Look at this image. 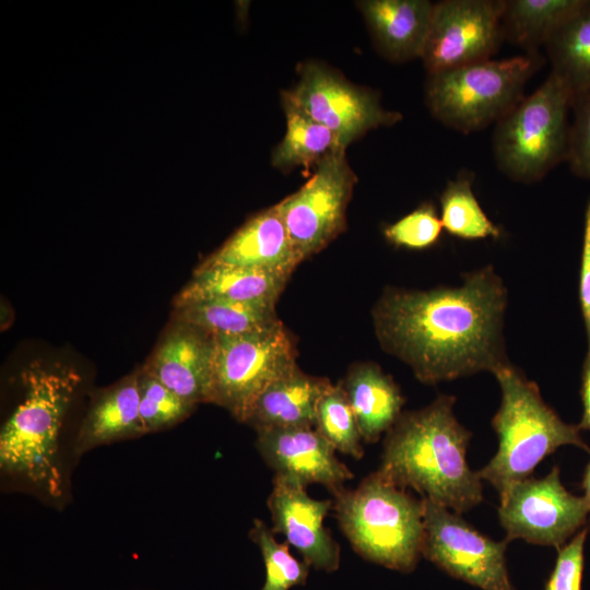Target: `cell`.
Here are the masks:
<instances>
[{"mask_svg": "<svg viewBox=\"0 0 590 590\" xmlns=\"http://www.w3.org/2000/svg\"><path fill=\"white\" fill-rule=\"evenodd\" d=\"M507 290L492 267L455 287L387 288L373 309L381 347L424 384L494 374L509 363L503 337Z\"/></svg>", "mask_w": 590, "mask_h": 590, "instance_id": "6da1fadb", "label": "cell"}, {"mask_svg": "<svg viewBox=\"0 0 590 590\" xmlns=\"http://www.w3.org/2000/svg\"><path fill=\"white\" fill-rule=\"evenodd\" d=\"M455 402L442 394L422 410L401 414L387 432L378 472L461 515L482 503L483 485L468 465L472 434L457 420Z\"/></svg>", "mask_w": 590, "mask_h": 590, "instance_id": "7a4b0ae2", "label": "cell"}, {"mask_svg": "<svg viewBox=\"0 0 590 590\" xmlns=\"http://www.w3.org/2000/svg\"><path fill=\"white\" fill-rule=\"evenodd\" d=\"M21 380L23 401L0 433V469L59 499L64 488L59 436L81 377L71 368L34 362L22 371Z\"/></svg>", "mask_w": 590, "mask_h": 590, "instance_id": "3957f363", "label": "cell"}, {"mask_svg": "<svg viewBox=\"0 0 590 590\" xmlns=\"http://www.w3.org/2000/svg\"><path fill=\"white\" fill-rule=\"evenodd\" d=\"M494 375L502 390L500 406L492 420L498 449L476 473L491 483L502 498L559 447L573 445L590 449L580 436L579 426L565 423L544 402L535 382L518 368L507 363Z\"/></svg>", "mask_w": 590, "mask_h": 590, "instance_id": "277c9868", "label": "cell"}, {"mask_svg": "<svg viewBox=\"0 0 590 590\" xmlns=\"http://www.w3.org/2000/svg\"><path fill=\"white\" fill-rule=\"evenodd\" d=\"M337 498V519L363 558L401 573L415 569L424 540V500L376 471Z\"/></svg>", "mask_w": 590, "mask_h": 590, "instance_id": "5b68a950", "label": "cell"}, {"mask_svg": "<svg viewBox=\"0 0 590 590\" xmlns=\"http://www.w3.org/2000/svg\"><path fill=\"white\" fill-rule=\"evenodd\" d=\"M543 63V56L534 51L428 74L426 105L448 128L463 133L482 130L524 97L528 81Z\"/></svg>", "mask_w": 590, "mask_h": 590, "instance_id": "8992f818", "label": "cell"}, {"mask_svg": "<svg viewBox=\"0 0 590 590\" xmlns=\"http://www.w3.org/2000/svg\"><path fill=\"white\" fill-rule=\"evenodd\" d=\"M574 93L553 73L495 123L493 152L510 179L532 184L566 162Z\"/></svg>", "mask_w": 590, "mask_h": 590, "instance_id": "52a82bcc", "label": "cell"}, {"mask_svg": "<svg viewBox=\"0 0 590 590\" xmlns=\"http://www.w3.org/2000/svg\"><path fill=\"white\" fill-rule=\"evenodd\" d=\"M296 368L295 346L281 321L253 332L213 335L210 402L245 423L257 398Z\"/></svg>", "mask_w": 590, "mask_h": 590, "instance_id": "ba28073f", "label": "cell"}, {"mask_svg": "<svg viewBox=\"0 0 590 590\" xmlns=\"http://www.w3.org/2000/svg\"><path fill=\"white\" fill-rule=\"evenodd\" d=\"M287 104L327 127L340 146L379 127H390L402 115L386 109L377 93L357 86L329 67L308 61L299 67L296 84L281 93Z\"/></svg>", "mask_w": 590, "mask_h": 590, "instance_id": "9c48e42d", "label": "cell"}, {"mask_svg": "<svg viewBox=\"0 0 590 590\" xmlns=\"http://www.w3.org/2000/svg\"><path fill=\"white\" fill-rule=\"evenodd\" d=\"M345 148H335L309 180L276 203L291 240L303 260L322 250L346 227V209L357 177Z\"/></svg>", "mask_w": 590, "mask_h": 590, "instance_id": "30bf717a", "label": "cell"}, {"mask_svg": "<svg viewBox=\"0 0 590 590\" xmlns=\"http://www.w3.org/2000/svg\"><path fill=\"white\" fill-rule=\"evenodd\" d=\"M422 556L449 576L482 590H516L507 565L508 541H494L459 514L424 499Z\"/></svg>", "mask_w": 590, "mask_h": 590, "instance_id": "8fae6325", "label": "cell"}, {"mask_svg": "<svg viewBox=\"0 0 590 590\" xmlns=\"http://www.w3.org/2000/svg\"><path fill=\"white\" fill-rule=\"evenodd\" d=\"M499 499L498 519L508 542L522 539L558 548L585 528L590 514L583 496L564 487L558 467L542 479L516 483Z\"/></svg>", "mask_w": 590, "mask_h": 590, "instance_id": "7c38bea8", "label": "cell"}, {"mask_svg": "<svg viewBox=\"0 0 590 590\" xmlns=\"http://www.w3.org/2000/svg\"><path fill=\"white\" fill-rule=\"evenodd\" d=\"M504 0L434 3L421 59L428 74L488 60L504 42Z\"/></svg>", "mask_w": 590, "mask_h": 590, "instance_id": "4fadbf2b", "label": "cell"}, {"mask_svg": "<svg viewBox=\"0 0 590 590\" xmlns=\"http://www.w3.org/2000/svg\"><path fill=\"white\" fill-rule=\"evenodd\" d=\"M257 432V448L279 476L307 487L317 483L333 495L353 477L351 470L335 457V449L312 427L268 428Z\"/></svg>", "mask_w": 590, "mask_h": 590, "instance_id": "5bb4252c", "label": "cell"}, {"mask_svg": "<svg viewBox=\"0 0 590 590\" xmlns=\"http://www.w3.org/2000/svg\"><path fill=\"white\" fill-rule=\"evenodd\" d=\"M331 500L310 497L306 488L279 476L268 498L272 531L281 533L310 567L326 573L340 567V546L324 528Z\"/></svg>", "mask_w": 590, "mask_h": 590, "instance_id": "9a60e30c", "label": "cell"}, {"mask_svg": "<svg viewBox=\"0 0 590 590\" xmlns=\"http://www.w3.org/2000/svg\"><path fill=\"white\" fill-rule=\"evenodd\" d=\"M213 335L179 321L166 331L144 368L182 400L210 402Z\"/></svg>", "mask_w": 590, "mask_h": 590, "instance_id": "2e32d148", "label": "cell"}, {"mask_svg": "<svg viewBox=\"0 0 590 590\" xmlns=\"http://www.w3.org/2000/svg\"><path fill=\"white\" fill-rule=\"evenodd\" d=\"M302 261L275 204L251 216L196 270L245 268L291 275Z\"/></svg>", "mask_w": 590, "mask_h": 590, "instance_id": "e0dca14e", "label": "cell"}, {"mask_svg": "<svg viewBox=\"0 0 590 590\" xmlns=\"http://www.w3.org/2000/svg\"><path fill=\"white\" fill-rule=\"evenodd\" d=\"M359 8L373 39L394 62L421 58L434 3L427 0H364Z\"/></svg>", "mask_w": 590, "mask_h": 590, "instance_id": "ac0fdd59", "label": "cell"}, {"mask_svg": "<svg viewBox=\"0 0 590 590\" xmlns=\"http://www.w3.org/2000/svg\"><path fill=\"white\" fill-rule=\"evenodd\" d=\"M331 385L330 380L308 376L297 367L257 398L245 423L256 430L315 428L319 400Z\"/></svg>", "mask_w": 590, "mask_h": 590, "instance_id": "d6986e66", "label": "cell"}, {"mask_svg": "<svg viewBox=\"0 0 590 590\" xmlns=\"http://www.w3.org/2000/svg\"><path fill=\"white\" fill-rule=\"evenodd\" d=\"M138 371L104 391L91 406L75 440L74 452L146 434L140 415Z\"/></svg>", "mask_w": 590, "mask_h": 590, "instance_id": "ffe728a7", "label": "cell"}, {"mask_svg": "<svg viewBox=\"0 0 590 590\" xmlns=\"http://www.w3.org/2000/svg\"><path fill=\"white\" fill-rule=\"evenodd\" d=\"M291 275L245 268L196 270L174 299L175 308L209 300L273 302Z\"/></svg>", "mask_w": 590, "mask_h": 590, "instance_id": "44dd1931", "label": "cell"}, {"mask_svg": "<svg viewBox=\"0 0 590 590\" xmlns=\"http://www.w3.org/2000/svg\"><path fill=\"white\" fill-rule=\"evenodd\" d=\"M355 416L362 439L377 441L401 415L404 399L399 387L380 367L359 364L342 384Z\"/></svg>", "mask_w": 590, "mask_h": 590, "instance_id": "7402d4cb", "label": "cell"}, {"mask_svg": "<svg viewBox=\"0 0 590 590\" xmlns=\"http://www.w3.org/2000/svg\"><path fill=\"white\" fill-rule=\"evenodd\" d=\"M544 47L551 73L574 94L590 88V0H582Z\"/></svg>", "mask_w": 590, "mask_h": 590, "instance_id": "603a6c76", "label": "cell"}, {"mask_svg": "<svg viewBox=\"0 0 590 590\" xmlns=\"http://www.w3.org/2000/svg\"><path fill=\"white\" fill-rule=\"evenodd\" d=\"M582 0H504L502 32L504 40L539 51L555 30L581 4Z\"/></svg>", "mask_w": 590, "mask_h": 590, "instance_id": "cb8c5ba5", "label": "cell"}, {"mask_svg": "<svg viewBox=\"0 0 590 590\" xmlns=\"http://www.w3.org/2000/svg\"><path fill=\"white\" fill-rule=\"evenodd\" d=\"M174 319L212 335L253 332L280 321L273 302L237 300H209L175 308Z\"/></svg>", "mask_w": 590, "mask_h": 590, "instance_id": "d4e9b609", "label": "cell"}, {"mask_svg": "<svg viewBox=\"0 0 590 590\" xmlns=\"http://www.w3.org/2000/svg\"><path fill=\"white\" fill-rule=\"evenodd\" d=\"M283 108L286 132L272 152L271 162L274 167L290 170L302 166L309 170L333 149L340 148L337 138L327 127L291 105L283 104Z\"/></svg>", "mask_w": 590, "mask_h": 590, "instance_id": "484cf974", "label": "cell"}, {"mask_svg": "<svg viewBox=\"0 0 590 590\" xmlns=\"http://www.w3.org/2000/svg\"><path fill=\"white\" fill-rule=\"evenodd\" d=\"M472 182L473 176L469 172H461L447 182L439 199L442 228L464 240L499 238L502 231L483 211Z\"/></svg>", "mask_w": 590, "mask_h": 590, "instance_id": "4316f807", "label": "cell"}, {"mask_svg": "<svg viewBox=\"0 0 590 590\" xmlns=\"http://www.w3.org/2000/svg\"><path fill=\"white\" fill-rule=\"evenodd\" d=\"M315 429L335 450L363 457L362 436L342 384L331 385L319 400Z\"/></svg>", "mask_w": 590, "mask_h": 590, "instance_id": "83f0119b", "label": "cell"}, {"mask_svg": "<svg viewBox=\"0 0 590 590\" xmlns=\"http://www.w3.org/2000/svg\"><path fill=\"white\" fill-rule=\"evenodd\" d=\"M250 538L258 545L264 564L266 577L260 590H290L306 583L310 565L295 558L288 544L279 543L262 520L253 521Z\"/></svg>", "mask_w": 590, "mask_h": 590, "instance_id": "f1b7e54d", "label": "cell"}, {"mask_svg": "<svg viewBox=\"0 0 590 590\" xmlns=\"http://www.w3.org/2000/svg\"><path fill=\"white\" fill-rule=\"evenodd\" d=\"M138 385L140 415L146 434L177 424L196 406L169 390L144 367L138 371Z\"/></svg>", "mask_w": 590, "mask_h": 590, "instance_id": "f546056e", "label": "cell"}, {"mask_svg": "<svg viewBox=\"0 0 590 590\" xmlns=\"http://www.w3.org/2000/svg\"><path fill=\"white\" fill-rule=\"evenodd\" d=\"M440 216L430 202H424L384 229L386 239L396 247L423 250L434 246L442 232Z\"/></svg>", "mask_w": 590, "mask_h": 590, "instance_id": "4dcf8cb0", "label": "cell"}, {"mask_svg": "<svg viewBox=\"0 0 590 590\" xmlns=\"http://www.w3.org/2000/svg\"><path fill=\"white\" fill-rule=\"evenodd\" d=\"M566 162L576 176L590 179V88L573 96Z\"/></svg>", "mask_w": 590, "mask_h": 590, "instance_id": "1f68e13d", "label": "cell"}, {"mask_svg": "<svg viewBox=\"0 0 590 590\" xmlns=\"http://www.w3.org/2000/svg\"><path fill=\"white\" fill-rule=\"evenodd\" d=\"M587 534L585 527L557 548L556 563L545 590H581Z\"/></svg>", "mask_w": 590, "mask_h": 590, "instance_id": "d6a6232c", "label": "cell"}, {"mask_svg": "<svg viewBox=\"0 0 590 590\" xmlns=\"http://www.w3.org/2000/svg\"><path fill=\"white\" fill-rule=\"evenodd\" d=\"M579 299L590 345V200L585 211L582 251L580 263Z\"/></svg>", "mask_w": 590, "mask_h": 590, "instance_id": "836d02e7", "label": "cell"}, {"mask_svg": "<svg viewBox=\"0 0 590 590\" xmlns=\"http://www.w3.org/2000/svg\"><path fill=\"white\" fill-rule=\"evenodd\" d=\"M580 394L582 416L578 426L580 429L590 430V345L588 346V353L583 363Z\"/></svg>", "mask_w": 590, "mask_h": 590, "instance_id": "e575fe53", "label": "cell"}, {"mask_svg": "<svg viewBox=\"0 0 590 590\" xmlns=\"http://www.w3.org/2000/svg\"><path fill=\"white\" fill-rule=\"evenodd\" d=\"M582 489L585 492L583 498L590 508V460L585 469L583 477H582Z\"/></svg>", "mask_w": 590, "mask_h": 590, "instance_id": "d590c367", "label": "cell"}]
</instances>
